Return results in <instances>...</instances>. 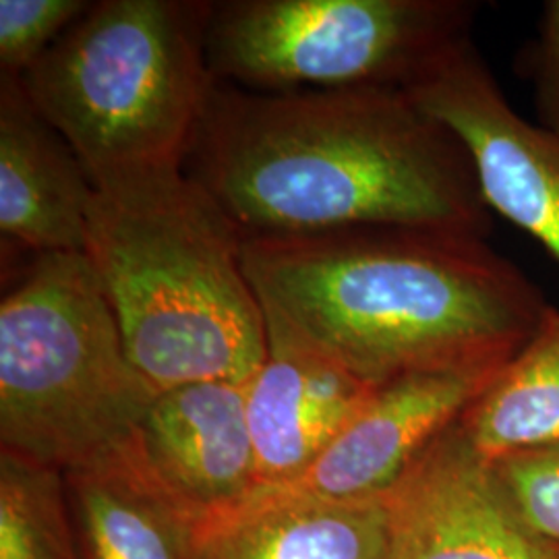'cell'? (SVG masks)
Masks as SVG:
<instances>
[{
  "mask_svg": "<svg viewBox=\"0 0 559 559\" xmlns=\"http://www.w3.org/2000/svg\"><path fill=\"white\" fill-rule=\"evenodd\" d=\"M0 559H83L60 471L0 450Z\"/></svg>",
  "mask_w": 559,
  "mask_h": 559,
  "instance_id": "obj_16",
  "label": "cell"
},
{
  "mask_svg": "<svg viewBox=\"0 0 559 559\" xmlns=\"http://www.w3.org/2000/svg\"><path fill=\"white\" fill-rule=\"evenodd\" d=\"M501 367L429 369L383 381L302 475L260 487L237 503L348 501L385 493L420 452L471 408Z\"/></svg>",
  "mask_w": 559,
  "mask_h": 559,
  "instance_id": "obj_9",
  "label": "cell"
},
{
  "mask_svg": "<svg viewBox=\"0 0 559 559\" xmlns=\"http://www.w3.org/2000/svg\"><path fill=\"white\" fill-rule=\"evenodd\" d=\"M404 92L464 143L493 216L512 222L559 263V141L520 117L473 38Z\"/></svg>",
  "mask_w": 559,
  "mask_h": 559,
  "instance_id": "obj_7",
  "label": "cell"
},
{
  "mask_svg": "<svg viewBox=\"0 0 559 559\" xmlns=\"http://www.w3.org/2000/svg\"><path fill=\"white\" fill-rule=\"evenodd\" d=\"M141 454L195 514L258 489L245 383L198 381L162 390L141 423Z\"/></svg>",
  "mask_w": 559,
  "mask_h": 559,
  "instance_id": "obj_11",
  "label": "cell"
},
{
  "mask_svg": "<svg viewBox=\"0 0 559 559\" xmlns=\"http://www.w3.org/2000/svg\"><path fill=\"white\" fill-rule=\"evenodd\" d=\"M182 168L242 237L493 233L464 143L396 87L253 92L216 81Z\"/></svg>",
  "mask_w": 559,
  "mask_h": 559,
  "instance_id": "obj_1",
  "label": "cell"
},
{
  "mask_svg": "<svg viewBox=\"0 0 559 559\" xmlns=\"http://www.w3.org/2000/svg\"><path fill=\"white\" fill-rule=\"evenodd\" d=\"M471 443L496 462L559 441V309L460 417Z\"/></svg>",
  "mask_w": 559,
  "mask_h": 559,
  "instance_id": "obj_15",
  "label": "cell"
},
{
  "mask_svg": "<svg viewBox=\"0 0 559 559\" xmlns=\"http://www.w3.org/2000/svg\"><path fill=\"white\" fill-rule=\"evenodd\" d=\"M94 182L20 78L0 75V233L32 255L85 253Z\"/></svg>",
  "mask_w": 559,
  "mask_h": 559,
  "instance_id": "obj_12",
  "label": "cell"
},
{
  "mask_svg": "<svg viewBox=\"0 0 559 559\" xmlns=\"http://www.w3.org/2000/svg\"><path fill=\"white\" fill-rule=\"evenodd\" d=\"M198 559H388V491L348 501L228 506L198 514Z\"/></svg>",
  "mask_w": 559,
  "mask_h": 559,
  "instance_id": "obj_14",
  "label": "cell"
},
{
  "mask_svg": "<svg viewBox=\"0 0 559 559\" xmlns=\"http://www.w3.org/2000/svg\"><path fill=\"white\" fill-rule=\"evenodd\" d=\"M207 0H98L21 85L92 182L182 164L216 78Z\"/></svg>",
  "mask_w": 559,
  "mask_h": 559,
  "instance_id": "obj_4",
  "label": "cell"
},
{
  "mask_svg": "<svg viewBox=\"0 0 559 559\" xmlns=\"http://www.w3.org/2000/svg\"><path fill=\"white\" fill-rule=\"evenodd\" d=\"M156 396L85 253L34 255L0 302V448L67 473L138 440Z\"/></svg>",
  "mask_w": 559,
  "mask_h": 559,
  "instance_id": "obj_5",
  "label": "cell"
},
{
  "mask_svg": "<svg viewBox=\"0 0 559 559\" xmlns=\"http://www.w3.org/2000/svg\"><path fill=\"white\" fill-rule=\"evenodd\" d=\"M62 477L83 559H198V514L150 468L140 441Z\"/></svg>",
  "mask_w": 559,
  "mask_h": 559,
  "instance_id": "obj_13",
  "label": "cell"
},
{
  "mask_svg": "<svg viewBox=\"0 0 559 559\" xmlns=\"http://www.w3.org/2000/svg\"><path fill=\"white\" fill-rule=\"evenodd\" d=\"M388 559H559L460 419L390 489Z\"/></svg>",
  "mask_w": 559,
  "mask_h": 559,
  "instance_id": "obj_8",
  "label": "cell"
},
{
  "mask_svg": "<svg viewBox=\"0 0 559 559\" xmlns=\"http://www.w3.org/2000/svg\"><path fill=\"white\" fill-rule=\"evenodd\" d=\"M520 75L533 83L537 127L559 141V0H547L537 34L519 55Z\"/></svg>",
  "mask_w": 559,
  "mask_h": 559,
  "instance_id": "obj_19",
  "label": "cell"
},
{
  "mask_svg": "<svg viewBox=\"0 0 559 559\" xmlns=\"http://www.w3.org/2000/svg\"><path fill=\"white\" fill-rule=\"evenodd\" d=\"M522 514L559 547V441L496 460Z\"/></svg>",
  "mask_w": 559,
  "mask_h": 559,
  "instance_id": "obj_18",
  "label": "cell"
},
{
  "mask_svg": "<svg viewBox=\"0 0 559 559\" xmlns=\"http://www.w3.org/2000/svg\"><path fill=\"white\" fill-rule=\"evenodd\" d=\"M94 189L85 258L133 367L158 392L251 380L267 332L237 222L182 164L106 177Z\"/></svg>",
  "mask_w": 559,
  "mask_h": 559,
  "instance_id": "obj_3",
  "label": "cell"
},
{
  "mask_svg": "<svg viewBox=\"0 0 559 559\" xmlns=\"http://www.w3.org/2000/svg\"><path fill=\"white\" fill-rule=\"evenodd\" d=\"M263 316L267 355L245 383L258 489L302 475L380 385L362 380L274 313L263 309Z\"/></svg>",
  "mask_w": 559,
  "mask_h": 559,
  "instance_id": "obj_10",
  "label": "cell"
},
{
  "mask_svg": "<svg viewBox=\"0 0 559 559\" xmlns=\"http://www.w3.org/2000/svg\"><path fill=\"white\" fill-rule=\"evenodd\" d=\"M468 0H224L205 55L216 81L253 92L408 90L471 40Z\"/></svg>",
  "mask_w": 559,
  "mask_h": 559,
  "instance_id": "obj_6",
  "label": "cell"
},
{
  "mask_svg": "<svg viewBox=\"0 0 559 559\" xmlns=\"http://www.w3.org/2000/svg\"><path fill=\"white\" fill-rule=\"evenodd\" d=\"M261 307L371 383L506 365L549 302L487 239L431 228L242 237Z\"/></svg>",
  "mask_w": 559,
  "mask_h": 559,
  "instance_id": "obj_2",
  "label": "cell"
},
{
  "mask_svg": "<svg viewBox=\"0 0 559 559\" xmlns=\"http://www.w3.org/2000/svg\"><path fill=\"white\" fill-rule=\"evenodd\" d=\"M87 7V0H0V75L21 78Z\"/></svg>",
  "mask_w": 559,
  "mask_h": 559,
  "instance_id": "obj_17",
  "label": "cell"
}]
</instances>
